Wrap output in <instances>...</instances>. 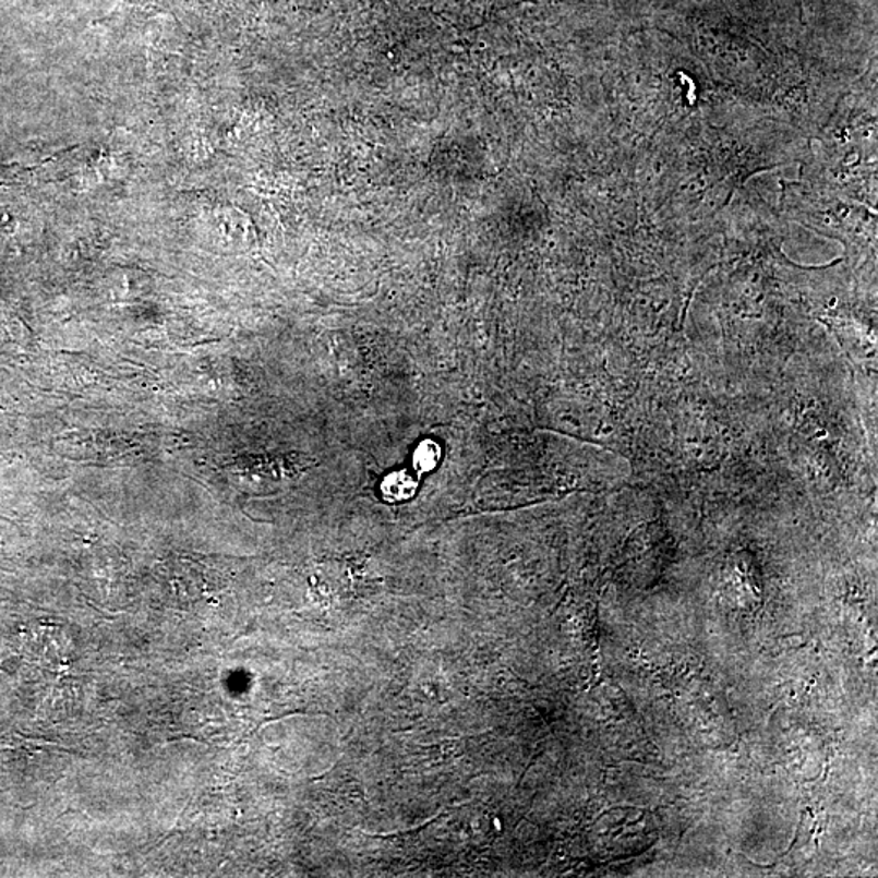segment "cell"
<instances>
[{"mask_svg": "<svg viewBox=\"0 0 878 878\" xmlns=\"http://www.w3.org/2000/svg\"><path fill=\"white\" fill-rule=\"evenodd\" d=\"M417 482L413 477L407 472L390 473L383 482L384 498L389 502H404L410 498L416 493Z\"/></svg>", "mask_w": 878, "mask_h": 878, "instance_id": "1", "label": "cell"}, {"mask_svg": "<svg viewBox=\"0 0 878 878\" xmlns=\"http://www.w3.org/2000/svg\"><path fill=\"white\" fill-rule=\"evenodd\" d=\"M440 457L441 450L438 444L433 443V441H425V443L420 444V446L417 447L416 456H413L417 472L425 473L435 469Z\"/></svg>", "mask_w": 878, "mask_h": 878, "instance_id": "2", "label": "cell"}]
</instances>
